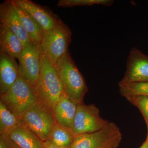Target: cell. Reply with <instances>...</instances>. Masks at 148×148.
I'll use <instances>...</instances> for the list:
<instances>
[{
    "mask_svg": "<svg viewBox=\"0 0 148 148\" xmlns=\"http://www.w3.org/2000/svg\"><path fill=\"white\" fill-rule=\"evenodd\" d=\"M64 91L56 64L48 56L41 53L36 89L38 98L53 111Z\"/></svg>",
    "mask_w": 148,
    "mask_h": 148,
    "instance_id": "obj_1",
    "label": "cell"
},
{
    "mask_svg": "<svg viewBox=\"0 0 148 148\" xmlns=\"http://www.w3.org/2000/svg\"><path fill=\"white\" fill-rule=\"evenodd\" d=\"M55 64L64 92L77 105L84 103L85 95L88 91V88L69 50Z\"/></svg>",
    "mask_w": 148,
    "mask_h": 148,
    "instance_id": "obj_2",
    "label": "cell"
},
{
    "mask_svg": "<svg viewBox=\"0 0 148 148\" xmlns=\"http://www.w3.org/2000/svg\"><path fill=\"white\" fill-rule=\"evenodd\" d=\"M39 101L36 92L20 77L5 93L0 101L16 116L21 118L34 103Z\"/></svg>",
    "mask_w": 148,
    "mask_h": 148,
    "instance_id": "obj_3",
    "label": "cell"
},
{
    "mask_svg": "<svg viewBox=\"0 0 148 148\" xmlns=\"http://www.w3.org/2000/svg\"><path fill=\"white\" fill-rule=\"evenodd\" d=\"M122 139L119 127L109 122L100 130L75 136L70 148H117Z\"/></svg>",
    "mask_w": 148,
    "mask_h": 148,
    "instance_id": "obj_4",
    "label": "cell"
},
{
    "mask_svg": "<svg viewBox=\"0 0 148 148\" xmlns=\"http://www.w3.org/2000/svg\"><path fill=\"white\" fill-rule=\"evenodd\" d=\"M21 118L27 127L43 142L48 140L56 123L53 111L40 100L31 106Z\"/></svg>",
    "mask_w": 148,
    "mask_h": 148,
    "instance_id": "obj_5",
    "label": "cell"
},
{
    "mask_svg": "<svg viewBox=\"0 0 148 148\" xmlns=\"http://www.w3.org/2000/svg\"><path fill=\"white\" fill-rule=\"evenodd\" d=\"M71 36V29L62 21L53 29L45 32L39 45L41 52L56 64L58 59L69 50Z\"/></svg>",
    "mask_w": 148,
    "mask_h": 148,
    "instance_id": "obj_6",
    "label": "cell"
},
{
    "mask_svg": "<svg viewBox=\"0 0 148 148\" xmlns=\"http://www.w3.org/2000/svg\"><path fill=\"white\" fill-rule=\"evenodd\" d=\"M108 122L101 117L99 110L95 105L79 104L77 105L72 131L75 136L92 133L102 129Z\"/></svg>",
    "mask_w": 148,
    "mask_h": 148,
    "instance_id": "obj_7",
    "label": "cell"
},
{
    "mask_svg": "<svg viewBox=\"0 0 148 148\" xmlns=\"http://www.w3.org/2000/svg\"><path fill=\"white\" fill-rule=\"evenodd\" d=\"M39 46L31 41L19 56V77L36 91L40 71L41 56Z\"/></svg>",
    "mask_w": 148,
    "mask_h": 148,
    "instance_id": "obj_8",
    "label": "cell"
},
{
    "mask_svg": "<svg viewBox=\"0 0 148 148\" xmlns=\"http://www.w3.org/2000/svg\"><path fill=\"white\" fill-rule=\"evenodd\" d=\"M148 82V56L135 47L130 51L124 77L119 84Z\"/></svg>",
    "mask_w": 148,
    "mask_h": 148,
    "instance_id": "obj_9",
    "label": "cell"
},
{
    "mask_svg": "<svg viewBox=\"0 0 148 148\" xmlns=\"http://www.w3.org/2000/svg\"><path fill=\"white\" fill-rule=\"evenodd\" d=\"M41 26L45 32L49 31L62 22L58 15L49 8L30 0H14Z\"/></svg>",
    "mask_w": 148,
    "mask_h": 148,
    "instance_id": "obj_10",
    "label": "cell"
},
{
    "mask_svg": "<svg viewBox=\"0 0 148 148\" xmlns=\"http://www.w3.org/2000/svg\"><path fill=\"white\" fill-rule=\"evenodd\" d=\"M0 24L8 27L18 37L24 48L31 42L11 0H6L0 5Z\"/></svg>",
    "mask_w": 148,
    "mask_h": 148,
    "instance_id": "obj_11",
    "label": "cell"
},
{
    "mask_svg": "<svg viewBox=\"0 0 148 148\" xmlns=\"http://www.w3.org/2000/svg\"><path fill=\"white\" fill-rule=\"evenodd\" d=\"M18 77V64L15 58L0 52V95L6 92Z\"/></svg>",
    "mask_w": 148,
    "mask_h": 148,
    "instance_id": "obj_12",
    "label": "cell"
},
{
    "mask_svg": "<svg viewBox=\"0 0 148 148\" xmlns=\"http://www.w3.org/2000/svg\"><path fill=\"white\" fill-rule=\"evenodd\" d=\"M77 105L64 91L53 111L56 123L72 131Z\"/></svg>",
    "mask_w": 148,
    "mask_h": 148,
    "instance_id": "obj_13",
    "label": "cell"
},
{
    "mask_svg": "<svg viewBox=\"0 0 148 148\" xmlns=\"http://www.w3.org/2000/svg\"><path fill=\"white\" fill-rule=\"evenodd\" d=\"M8 135L18 148H44L43 141L27 127L22 119Z\"/></svg>",
    "mask_w": 148,
    "mask_h": 148,
    "instance_id": "obj_14",
    "label": "cell"
},
{
    "mask_svg": "<svg viewBox=\"0 0 148 148\" xmlns=\"http://www.w3.org/2000/svg\"><path fill=\"white\" fill-rule=\"evenodd\" d=\"M11 1L31 41L39 46L45 33L44 30L26 10L18 6L14 0H11Z\"/></svg>",
    "mask_w": 148,
    "mask_h": 148,
    "instance_id": "obj_15",
    "label": "cell"
},
{
    "mask_svg": "<svg viewBox=\"0 0 148 148\" xmlns=\"http://www.w3.org/2000/svg\"><path fill=\"white\" fill-rule=\"evenodd\" d=\"M24 49L18 37L8 27L0 24V52L18 59Z\"/></svg>",
    "mask_w": 148,
    "mask_h": 148,
    "instance_id": "obj_16",
    "label": "cell"
},
{
    "mask_svg": "<svg viewBox=\"0 0 148 148\" xmlns=\"http://www.w3.org/2000/svg\"><path fill=\"white\" fill-rule=\"evenodd\" d=\"M75 138V135L71 130L56 123L47 140L58 147L70 148Z\"/></svg>",
    "mask_w": 148,
    "mask_h": 148,
    "instance_id": "obj_17",
    "label": "cell"
},
{
    "mask_svg": "<svg viewBox=\"0 0 148 148\" xmlns=\"http://www.w3.org/2000/svg\"><path fill=\"white\" fill-rule=\"evenodd\" d=\"M21 118L12 113L0 101V135H9L20 123Z\"/></svg>",
    "mask_w": 148,
    "mask_h": 148,
    "instance_id": "obj_18",
    "label": "cell"
},
{
    "mask_svg": "<svg viewBox=\"0 0 148 148\" xmlns=\"http://www.w3.org/2000/svg\"><path fill=\"white\" fill-rule=\"evenodd\" d=\"M119 91L123 97L127 95H148V82L119 83Z\"/></svg>",
    "mask_w": 148,
    "mask_h": 148,
    "instance_id": "obj_19",
    "label": "cell"
},
{
    "mask_svg": "<svg viewBox=\"0 0 148 148\" xmlns=\"http://www.w3.org/2000/svg\"><path fill=\"white\" fill-rule=\"evenodd\" d=\"M114 2L112 0H60L57 3V6L61 7H73L98 4L110 6L113 4Z\"/></svg>",
    "mask_w": 148,
    "mask_h": 148,
    "instance_id": "obj_20",
    "label": "cell"
},
{
    "mask_svg": "<svg viewBox=\"0 0 148 148\" xmlns=\"http://www.w3.org/2000/svg\"><path fill=\"white\" fill-rule=\"evenodd\" d=\"M124 97L140 110L148 129V95H127Z\"/></svg>",
    "mask_w": 148,
    "mask_h": 148,
    "instance_id": "obj_21",
    "label": "cell"
},
{
    "mask_svg": "<svg viewBox=\"0 0 148 148\" xmlns=\"http://www.w3.org/2000/svg\"><path fill=\"white\" fill-rule=\"evenodd\" d=\"M0 148H18L8 135H0Z\"/></svg>",
    "mask_w": 148,
    "mask_h": 148,
    "instance_id": "obj_22",
    "label": "cell"
},
{
    "mask_svg": "<svg viewBox=\"0 0 148 148\" xmlns=\"http://www.w3.org/2000/svg\"><path fill=\"white\" fill-rule=\"evenodd\" d=\"M43 143L44 148H64L53 145L48 140L44 141Z\"/></svg>",
    "mask_w": 148,
    "mask_h": 148,
    "instance_id": "obj_23",
    "label": "cell"
},
{
    "mask_svg": "<svg viewBox=\"0 0 148 148\" xmlns=\"http://www.w3.org/2000/svg\"><path fill=\"white\" fill-rule=\"evenodd\" d=\"M140 148H148V142L145 141V143H143Z\"/></svg>",
    "mask_w": 148,
    "mask_h": 148,
    "instance_id": "obj_24",
    "label": "cell"
},
{
    "mask_svg": "<svg viewBox=\"0 0 148 148\" xmlns=\"http://www.w3.org/2000/svg\"><path fill=\"white\" fill-rule=\"evenodd\" d=\"M146 141H147V142H148V134H147V139H146Z\"/></svg>",
    "mask_w": 148,
    "mask_h": 148,
    "instance_id": "obj_25",
    "label": "cell"
}]
</instances>
